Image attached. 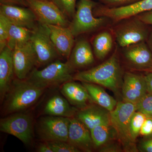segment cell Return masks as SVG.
Returning a JSON list of instances; mask_svg holds the SVG:
<instances>
[{
    "mask_svg": "<svg viewBox=\"0 0 152 152\" xmlns=\"http://www.w3.org/2000/svg\"><path fill=\"white\" fill-rule=\"evenodd\" d=\"M95 148H99L107 142L116 138L115 132L110 121L102 123L91 131Z\"/></svg>",
    "mask_w": 152,
    "mask_h": 152,
    "instance_id": "obj_24",
    "label": "cell"
},
{
    "mask_svg": "<svg viewBox=\"0 0 152 152\" xmlns=\"http://www.w3.org/2000/svg\"><path fill=\"white\" fill-rule=\"evenodd\" d=\"M68 61L75 70L93 64L94 58L89 42L84 39L78 41L75 44Z\"/></svg>",
    "mask_w": 152,
    "mask_h": 152,
    "instance_id": "obj_21",
    "label": "cell"
},
{
    "mask_svg": "<svg viewBox=\"0 0 152 152\" xmlns=\"http://www.w3.org/2000/svg\"><path fill=\"white\" fill-rule=\"evenodd\" d=\"M45 90L25 80H19L7 94L5 106L6 113H18L28 108L38 100Z\"/></svg>",
    "mask_w": 152,
    "mask_h": 152,
    "instance_id": "obj_4",
    "label": "cell"
},
{
    "mask_svg": "<svg viewBox=\"0 0 152 152\" xmlns=\"http://www.w3.org/2000/svg\"><path fill=\"white\" fill-rule=\"evenodd\" d=\"M145 77L147 85L148 92L152 94V73L147 72Z\"/></svg>",
    "mask_w": 152,
    "mask_h": 152,
    "instance_id": "obj_37",
    "label": "cell"
},
{
    "mask_svg": "<svg viewBox=\"0 0 152 152\" xmlns=\"http://www.w3.org/2000/svg\"><path fill=\"white\" fill-rule=\"evenodd\" d=\"M68 142L81 152H91L95 148L91 131L75 117L70 120Z\"/></svg>",
    "mask_w": 152,
    "mask_h": 152,
    "instance_id": "obj_15",
    "label": "cell"
},
{
    "mask_svg": "<svg viewBox=\"0 0 152 152\" xmlns=\"http://www.w3.org/2000/svg\"><path fill=\"white\" fill-rule=\"evenodd\" d=\"M61 91L72 106L78 110L85 108L93 102L82 84L70 81L62 85Z\"/></svg>",
    "mask_w": 152,
    "mask_h": 152,
    "instance_id": "obj_19",
    "label": "cell"
},
{
    "mask_svg": "<svg viewBox=\"0 0 152 152\" xmlns=\"http://www.w3.org/2000/svg\"><path fill=\"white\" fill-rule=\"evenodd\" d=\"M137 147L139 152H152V137L144 139Z\"/></svg>",
    "mask_w": 152,
    "mask_h": 152,
    "instance_id": "obj_34",
    "label": "cell"
},
{
    "mask_svg": "<svg viewBox=\"0 0 152 152\" xmlns=\"http://www.w3.org/2000/svg\"><path fill=\"white\" fill-rule=\"evenodd\" d=\"M14 67L12 50L6 46L0 51V96L3 101L10 89L13 78Z\"/></svg>",
    "mask_w": 152,
    "mask_h": 152,
    "instance_id": "obj_18",
    "label": "cell"
},
{
    "mask_svg": "<svg viewBox=\"0 0 152 152\" xmlns=\"http://www.w3.org/2000/svg\"><path fill=\"white\" fill-rule=\"evenodd\" d=\"M136 111V104L123 101L118 102L113 110L110 112L111 124L115 132L117 140L124 152H139L130 132V121Z\"/></svg>",
    "mask_w": 152,
    "mask_h": 152,
    "instance_id": "obj_3",
    "label": "cell"
},
{
    "mask_svg": "<svg viewBox=\"0 0 152 152\" xmlns=\"http://www.w3.org/2000/svg\"><path fill=\"white\" fill-rule=\"evenodd\" d=\"M0 130L15 136L23 143L28 145L34 137L32 118L27 114H13L1 120Z\"/></svg>",
    "mask_w": 152,
    "mask_h": 152,
    "instance_id": "obj_7",
    "label": "cell"
},
{
    "mask_svg": "<svg viewBox=\"0 0 152 152\" xmlns=\"http://www.w3.org/2000/svg\"><path fill=\"white\" fill-rule=\"evenodd\" d=\"M74 71L68 61L63 62L56 60L42 69L35 68L25 80L36 86L45 89L72 81L74 78Z\"/></svg>",
    "mask_w": 152,
    "mask_h": 152,
    "instance_id": "obj_2",
    "label": "cell"
},
{
    "mask_svg": "<svg viewBox=\"0 0 152 152\" xmlns=\"http://www.w3.org/2000/svg\"><path fill=\"white\" fill-rule=\"evenodd\" d=\"M28 7L35 15L38 21L42 24L69 27L70 22L51 0H26Z\"/></svg>",
    "mask_w": 152,
    "mask_h": 152,
    "instance_id": "obj_8",
    "label": "cell"
},
{
    "mask_svg": "<svg viewBox=\"0 0 152 152\" xmlns=\"http://www.w3.org/2000/svg\"><path fill=\"white\" fill-rule=\"evenodd\" d=\"M148 45L152 53V32L149 35L148 38Z\"/></svg>",
    "mask_w": 152,
    "mask_h": 152,
    "instance_id": "obj_40",
    "label": "cell"
},
{
    "mask_svg": "<svg viewBox=\"0 0 152 152\" xmlns=\"http://www.w3.org/2000/svg\"><path fill=\"white\" fill-rule=\"evenodd\" d=\"M0 4L10 5L28 7L26 0H0Z\"/></svg>",
    "mask_w": 152,
    "mask_h": 152,
    "instance_id": "obj_35",
    "label": "cell"
},
{
    "mask_svg": "<svg viewBox=\"0 0 152 152\" xmlns=\"http://www.w3.org/2000/svg\"><path fill=\"white\" fill-rule=\"evenodd\" d=\"M145 25L136 16L117 28L115 36L120 46L124 48L148 40L149 35Z\"/></svg>",
    "mask_w": 152,
    "mask_h": 152,
    "instance_id": "obj_12",
    "label": "cell"
},
{
    "mask_svg": "<svg viewBox=\"0 0 152 152\" xmlns=\"http://www.w3.org/2000/svg\"><path fill=\"white\" fill-rule=\"evenodd\" d=\"M152 10V0H140L130 4L118 7H99L93 11L95 17H104L114 21L137 16Z\"/></svg>",
    "mask_w": 152,
    "mask_h": 152,
    "instance_id": "obj_11",
    "label": "cell"
},
{
    "mask_svg": "<svg viewBox=\"0 0 152 152\" xmlns=\"http://www.w3.org/2000/svg\"><path fill=\"white\" fill-rule=\"evenodd\" d=\"M33 30L10 23L7 46L12 50L16 46H22L31 41Z\"/></svg>",
    "mask_w": 152,
    "mask_h": 152,
    "instance_id": "obj_26",
    "label": "cell"
},
{
    "mask_svg": "<svg viewBox=\"0 0 152 152\" xmlns=\"http://www.w3.org/2000/svg\"><path fill=\"white\" fill-rule=\"evenodd\" d=\"M123 75L116 51L105 61L96 66L77 73L74 80L99 85L118 94L121 89Z\"/></svg>",
    "mask_w": 152,
    "mask_h": 152,
    "instance_id": "obj_1",
    "label": "cell"
},
{
    "mask_svg": "<svg viewBox=\"0 0 152 152\" xmlns=\"http://www.w3.org/2000/svg\"><path fill=\"white\" fill-rule=\"evenodd\" d=\"M123 101L137 104L148 94L145 75L126 72L121 87Z\"/></svg>",
    "mask_w": 152,
    "mask_h": 152,
    "instance_id": "obj_13",
    "label": "cell"
},
{
    "mask_svg": "<svg viewBox=\"0 0 152 152\" xmlns=\"http://www.w3.org/2000/svg\"><path fill=\"white\" fill-rule=\"evenodd\" d=\"M70 120L52 115L41 118L38 127L41 138L45 142H68Z\"/></svg>",
    "mask_w": 152,
    "mask_h": 152,
    "instance_id": "obj_9",
    "label": "cell"
},
{
    "mask_svg": "<svg viewBox=\"0 0 152 152\" xmlns=\"http://www.w3.org/2000/svg\"><path fill=\"white\" fill-rule=\"evenodd\" d=\"M90 131L98 125L110 121V112L96 104L79 110L75 115Z\"/></svg>",
    "mask_w": 152,
    "mask_h": 152,
    "instance_id": "obj_20",
    "label": "cell"
},
{
    "mask_svg": "<svg viewBox=\"0 0 152 152\" xmlns=\"http://www.w3.org/2000/svg\"><path fill=\"white\" fill-rule=\"evenodd\" d=\"M125 59L132 67L146 72L152 67V53L148 44L140 42L124 48Z\"/></svg>",
    "mask_w": 152,
    "mask_h": 152,
    "instance_id": "obj_14",
    "label": "cell"
},
{
    "mask_svg": "<svg viewBox=\"0 0 152 152\" xmlns=\"http://www.w3.org/2000/svg\"><path fill=\"white\" fill-rule=\"evenodd\" d=\"M0 14L14 24L30 29H34L39 23L35 15L28 7L0 4Z\"/></svg>",
    "mask_w": 152,
    "mask_h": 152,
    "instance_id": "obj_16",
    "label": "cell"
},
{
    "mask_svg": "<svg viewBox=\"0 0 152 152\" xmlns=\"http://www.w3.org/2000/svg\"><path fill=\"white\" fill-rule=\"evenodd\" d=\"M15 75L19 80H26L38 65V58L33 44L30 41L22 46H16L12 50Z\"/></svg>",
    "mask_w": 152,
    "mask_h": 152,
    "instance_id": "obj_10",
    "label": "cell"
},
{
    "mask_svg": "<svg viewBox=\"0 0 152 152\" xmlns=\"http://www.w3.org/2000/svg\"><path fill=\"white\" fill-rule=\"evenodd\" d=\"M96 3L92 0H80L75 15L69 27L74 37L91 32L105 24L107 18L96 17L93 11Z\"/></svg>",
    "mask_w": 152,
    "mask_h": 152,
    "instance_id": "obj_5",
    "label": "cell"
},
{
    "mask_svg": "<svg viewBox=\"0 0 152 152\" xmlns=\"http://www.w3.org/2000/svg\"><path fill=\"white\" fill-rule=\"evenodd\" d=\"M136 106L137 111L143 114L146 118L152 119V94L148 93Z\"/></svg>",
    "mask_w": 152,
    "mask_h": 152,
    "instance_id": "obj_30",
    "label": "cell"
},
{
    "mask_svg": "<svg viewBox=\"0 0 152 152\" xmlns=\"http://www.w3.org/2000/svg\"><path fill=\"white\" fill-rule=\"evenodd\" d=\"M140 135L146 137H152V119L146 118L142 126Z\"/></svg>",
    "mask_w": 152,
    "mask_h": 152,
    "instance_id": "obj_33",
    "label": "cell"
},
{
    "mask_svg": "<svg viewBox=\"0 0 152 152\" xmlns=\"http://www.w3.org/2000/svg\"><path fill=\"white\" fill-rule=\"evenodd\" d=\"M137 17L145 24L152 25V10L140 14Z\"/></svg>",
    "mask_w": 152,
    "mask_h": 152,
    "instance_id": "obj_36",
    "label": "cell"
},
{
    "mask_svg": "<svg viewBox=\"0 0 152 152\" xmlns=\"http://www.w3.org/2000/svg\"><path fill=\"white\" fill-rule=\"evenodd\" d=\"M53 152H80L79 149L68 142H47Z\"/></svg>",
    "mask_w": 152,
    "mask_h": 152,
    "instance_id": "obj_31",
    "label": "cell"
},
{
    "mask_svg": "<svg viewBox=\"0 0 152 152\" xmlns=\"http://www.w3.org/2000/svg\"><path fill=\"white\" fill-rule=\"evenodd\" d=\"M10 23L8 19L0 14V51L7 46Z\"/></svg>",
    "mask_w": 152,
    "mask_h": 152,
    "instance_id": "obj_29",
    "label": "cell"
},
{
    "mask_svg": "<svg viewBox=\"0 0 152 152\" xmlns=\"http://www.w3.org/2000/svg\"><path fill=\"white\" fill-rule=\"evenodd\" d=\"M92 46L96 57L99 60L104 59L113 48L112 35L107 31L99 33L93 39Z\"/></svg>",
    "mask_w": 152,
    "mask_h": 152,
    "instance_id": "obj_25",
    "label": "cell"
},
{
    "mask_svg": "<svg viewBox=\"0 0 152 152\" xmlns=\"http://www.w3.org/2000/svg\"><path fill=\"white\" fill-rule=\"evenodd\" d=\"M68 18L72 19L76 12L77 0H51Z\"/></svg>",
    "mask_w": 152,
    "mask_h": 152,
    "instance_id": "obj_28",
    "label": "cell"
},
{
    "mask_svg": "<svg viewBox=\"0 0 152 152\" xmlns=\"http://www.w3.org/2000/svg\"><path fill=\"white\" fill-rule=\"evenodd\" d=\"M100 152H120L124 151L121 145L119 142H118L110 141L104 144L99 149Z\"/></svg>",
    "mask_w": 152,
    "mask_h": 152,
    "instance_id": "obj_32",
    "label": "cell"
},
{
    "mask_svg": "<svg viewBox=\"0 0 152 152\" xmlns=\"http://www.w3.org/2000/svg\"><path fill=\"white\" fill-rule=\"evenodd\" d=\"M37 151L39 152H53L47 142L42 143L38 147Z\"/></svg>",
    "mask_w": 152,
    "mask_h": 152,
    "instance_id": "obj_38",
    "label": "cell"
},
{
    "mask_svg": "<svg viewBox=\"0 0 152 152\" xmlns=\"http://www.w3.org/2000/svg\"><path fill=\"white\" fill-rule=\"evenodd\" d=\"M104 2L110 4H116L132 1L134 0H102Z\"/></svg>",
    "mask_w": 152,
    "mask_h": 152,
    "instance_id": "obj_39",
    "label": "cell"
},
{
    "mask_svg": "<svg viewBox=\"0 0 152 152\" xmlns=\"http://www.w3.org/2000/svg\"><path fill=\"white\" fill-rule=\"evenodd\" d=\"M82 83L88 91L93 102L109 112L113 110L118 102L105 91L102 86L90 83Z\"/></svg>",
    "mask_w": 152,
    "mask_h": 152,
    "instance_id": "obj_23",
    "label": "cell"
},
{
    "mask_svg": "<svg viewBox=\"0 0 152 152\" xmlns=\"http://www.w3.org/2000/svg\"><path fill=\"white\" fill-rule=\"evenodd\" d=\"M146 117L138 111L133 113L130 121V132L132 139L136 142L137 139L140 135V132Z\"/></svg>",
    "mask_w": 152,
    "mask_h": 152,
    "instance_id": "obj_27",
    "label": "cell"
},
{
    "mask_svg": "<svg viewBox=\"0 0 152 152\" xmlns=\"http://www.w3.org/2000/svg\"><path fill=\"white\" fill-rule=\"evenodd\" d=\"M31 41L37 56L38 65L50 64L59 56L51 39L48 25L38 23L33 30Z\"/></svg>",
    "mask_w": 152,
    "mask_h": 152,
    "instance_id": "obj_6",
    "label": "cell"
},
{
    "mask_svg": "<svg viewBox=\"0 0 152 152\" xmlns=\"http://www.w3.org/2000/svg\"><path fill=\"white\" fill-rule=\"evenodd\" d=\"M146 72H151L152 73V67L151 68H150V69H148V70L146 71Z\"/></svg>",
    "mask_w": 152,
    "mask_h": 152,
    "instance_id": "obj_41",
    "label": "cell"
},
{
    "mask_svg": "<svg viewBox=\"0 0 152 152\" xmlns=\"http://www.w3.org/2000/svg\"><path fill=\"white\" fill-rule=\"evenodd\" d=\"M50 37L59 56L68 59L75 45V37L69 27L48 25Z\"/></svg>",
    "mask_w": 152,
    "mask_h": 152,
    "instance_id": "obj_17",
    "label": "cell"
},
{
    "mask_svg": "<svg viewBox=\"0 0 152 152\" xmlns=\"http://www.w3.org/2000/svg\"><path fill=\"white\" fill-rule=\"evenodd\" d=\"M78 110L72 106L66 99L56 95L48 101L44 112L48 115L71 118L75 116Z\"/></svg>",
    "mask_w": 152,
    "mask_h": 152,
    "instance_id": "obj_22",
    "label": "cell"
}]
</instances>
